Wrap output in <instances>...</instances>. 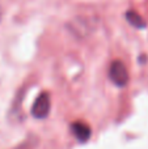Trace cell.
<instances>
[{"label":"cell","instance_id":"cell-2","mask_svg":"<svg viewBox=\"0 0 148 149\" xmlns=\"http://www.w3.org/2000/svg\"><path fill=\"white\" fill-rule=\"evenodd\" d=\"M50 109H51V101L49 93H41L31 106V115L36 119H45L49 115Z\"/></svg>","mask_w":148,"mask_h":149},{"label":"cell","instance_id":"cell-1","mask_svg":"<svg viewBox=\"0 0 148 149\" xmlns=\"http://www.w3.org/2000/svg\"><path fill=\"white\" fill-rule=\"evenodd\" d=\"M109 77L113 84L119 88H123L128 84V71L121 60H115L112 63L109 70Z\"/></svg>","mask_w":148,"mask_h":149},{"label":"cell","instance_id":"cell-4","mask_svg":"<svg viewBox=\"0 0 148 149\" xmlns=\"http://www.w3.org/2000/svg\"><path fill=\"white\" fill-rule=\"evenodd\" d=\"M125 17H126V20H127L133 26H135V28H138V29L146 28V22H144L143 17H142L139 13H136L135 10H127Z\"/></svg>","mask_w":148,"mask_h":149},{"label":"cell","instance_id":"cell-3","mask_svg":"<svg viewBox=\"0 0 148 149\" xmlns=\"http://www.w3.org/2000/svg\"><path fill=\"white\" fill-rule=\"evenodd\" d=\"M71 130H72V134L75 135V137L80 143L88 141L92 134L89 126L87 123H83V122H75V123H72L71 124Z\"/></svg>","mask_w":148,"mask_h":149}]
</instances>
